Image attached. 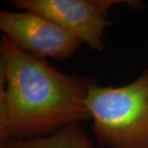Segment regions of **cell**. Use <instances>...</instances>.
<instances>
[{
    "mask_svg": "<svg viewBox=\"0 0 148 148\" xmlns=\"http://www.w3.org/2000/svg\"><path fill=\"white\" fill-rule=\"evenodd\" d=\"M92 82L59 72L2 35L0 140L49 137L90 119L86 99Z\"/></svg>",
    "mask_w": 148,
    "mask_h": 148,
    "instance_id": "cell-1",
    "label": "cell"
},
{
    "mask_svg": "<svg viewBox=\"0 0 148 148\" xmlns=\"http://www.w3.org/2000/svg\"><path fill=\"white\" fill-rule=\"evenodd\" d=\"M86 106L101 147L148 148V69L121 87L90 85Z\"/></svg>",
    "mask_w": 148,
    "mask_h": 148,
    "instance_id": "cell-2",
    "label": "cell"
},
{
    "mask_svg": "<svg viewBox=\"0 0 148 148\" xmlns=\"http://www.w3.org/2000/svg\"><path fill=\"white\" fill-rule=\"evenodd\" d=\"M124 3L135 9L143 8V3L134 0H13L11 4L19 10L45 16L82 43L101 52L105 49V30L112 24L109 9Z\"/></svg>",
    "mask_w": 148,
    "mask_h": 148,
    "instance_id": "cell-3",
    "label": "cell"
},
{
    "mask_svg": "<svg viewBox=\"0 0 148 148\" xmlns=\"http://www.w3.org/2000/svg\"><path fill=\"white\" fill-rule=\"evenodd\" d=\"M0 29L20 49L39 58L67 60L82 44L53 21L30 11H1Z\"/></svg>",
    "mask_w": 148,
    "mask_h": 148,
    "instance_id": "cell-4",
    "label": "cell"
},
{
    "mask_svg": "<svg viewBox=\"0 0 148 148\" xmlns=\"http://www.w3.org/2000/svg\"><path fill=\"white\" fill-rule=\"evenodd\" d=\"M0 148H97L79 123H75L51 136L30 139L0 140Z\"/></svg>",
    "mask_w": 148,
    "mask_h": 148,
    "instance_id": "cell-5",
    "label": "cell"
}]
</instances>
